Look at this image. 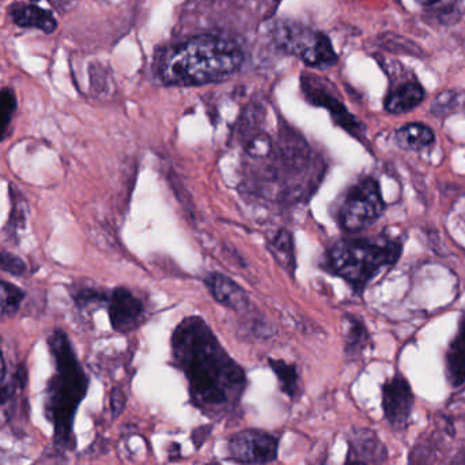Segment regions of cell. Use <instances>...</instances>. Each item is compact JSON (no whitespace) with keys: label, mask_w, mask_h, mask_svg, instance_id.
I'll return each mask as SVG.
<instances>
[{"label":"cell","mask_w":465,"mask_h":465,"mask_svg":"<svg viewBox=\"0 0 465 465\" xmlns=\"http://www.w3.org/2000/svg\"><path fill=\"white\" fill-rule=\"evenodd\" d=\"M172 351L177 368L187 377L193 406L214 420L234 411L245 392V373L204 319L185 318L172 336Z\"/></svg>","instance_id":"cell-1"},{"label":"cell","mask_w":465,"mask_h":465,"mask_svg":"<svg viewBox=\"0 0 465 465\" xmlns=\"http://www.w3.org/2000/svg\"><path fill=\"white\" fill-rule=\"evenodd\" d=\"M29 2L38 3V2H41V0H29Z\"/></svg>","instance_id":"cell-29"},{"label":"cell","mask_w":465,"mask_h":465,"mask_svg":"<svg viewBox=\"0 0 465 465\" xmlns=\"http://www.w3.org/2000/svg\"><path fill=\"white\" fill-rule=\"evenodd\" d=\"M445 365L448 381L453 388L461 387L465 382V311L459 321L458 333L445 355Z\"/></svg>","instance_id":"cell-16"},{"label":"cell","mask_w":465,"mask_h":465,"mask_svg":"<svg viewBox=\"0 0 465 465\" xmlns=\"http://www.w3.org/2000/svg\"><path fill=\"white\" fill-rule=\"evenodd\" d=\"M387 461V450L376 433L368 429L351 431L346 463L381 464Z\"/></svg>","instance_id":"cell-10"},{"label":"cell","mask_w":465,"mask_h":465,"mask_svg":"<svg viewBox=\"0 0 465 465\" xmlns=\"http://www.w3.org/2000/svg\"><path fill=\"white\" fill-rule=\"evenodd\" d=\"M240 46L229 38L199 35L180 44L163 66L166 84L195 86L221 81L242 65Z\"/></svg>","instance_id":"cell-3"},{"label":"cell","mask_w":465,"mask_h":465,"mask_svg":"<svg viewBox=\"0 0 465 465\" xmlns=\"http://www.w3.org/2000/svg\"><path fill=\"white\" fill-rule=\"evenodd\" d=\"M18 108L15 92L11 87H0V142L10 136L11 126Z\"/></svg>","instance_id":"cell-21"},{"label":"cell","mask_w":465,"mask_h":465,"mask_svg":"<svg viewBox=\"0 0 465 465\" xmlns=\"http://www.w3.org/2000/svg\"><path fill=\"white\" fill-rule=\"evenodd\" d=\"M369 343V332L362 321L350 317L346 333V354L350 358H358Z\"/></svg>","instance_id":"cell-22"},{"label":"cell","mask_w":465,"mask_h":465,"mask_svg":"<svg viewBox=\"0 0 465 465\" xmlns=\"http://www.w3.org/2000/svg\"><path fill=\"white\" fill-rule=\"evenodd\" d=\"M395 142L401 149L420 152L436 142V134L423 123H407L396 130Z\"/></svg>","instance_id":"cell-17"},{"label":"cell","mask_w":465,"mask_h":465,"mask_svg":"<svg viewBox=\"0 0 465 465\" xmlns=\"http://www.w3.org/2000/svg\"><path fill=\"white\" fill-rule=\"evenodd\" d=\"M379 182L365 177L344 193L338 209V223L346 232H360L376 223L384 212Z\"/></svg>","instance_id":"cell-5"},{"label":"cell","mask_w":465,"mask_h":465,"mask_svg":"<svg viewBox=\"0 0 465 465\" xmlns=\"http://www.w3.org/2000/svg\"><path fill=\"white\" fill-rule=\"evenodd\" d=\"M204 281H206L207 288L210 289L214 299L221 305L237 311V313L248 310L249 305H251L248 294L228 276L212 273Z\"/></svg>","instance_id":"cell-12"},{"label":"cell","mask_w":465,"mask_h":465,"mask_svg":"<svg viewBox=\"0 0 465 465\" xmlns=\"http://www.w3.org/2000/svg\"><path fill=\"white\" fill-rule=\"evenodd\" d=\"M112 411H114V417L122 414L123 409L125 407V398L123 395L122 390L114 389L112 393Z\"/></svg>","instance_id":"cell-26"},{"label":"cell","mask_w":465,"mask_h":465,"mask_svg":"<svg viewBox=\"0 0 465 465\" xmlns=\"http://www.w3.org/2000/svg\"><path fill=\"white\" fill-rule=\"evenodd\" d=\"M5 376H7V370H5V358H3L2 351H0V384L5 381Z\"/></svg>","instance_id":"cell-28"},{"label":"cell","mask_w":465,"mask_h":465,"mask_svg":"<svg viewBox=\"0 0 465 465\" xmlns=\"http://www.w3.org/2000/svg\"><path fill=\"white\" fill-rule=\"evenodd\" d=\"M108 295L104 292L97 291V289H79L76 294L74 295L76 305L82 308V310H87L90 308H103L104 305H108Z\"/></svg>","instance_id":"cell-24"},{"label":"cell","mask_w":465,"mask_h":465,"mask_svg":"<svg viewBox=\"0 0 465 465\" xmlns=\"http://www.w3.org/2000/svg\"><path fill=\"white\" fill-rule=\"evenodd\" d=\"M303 92H305L308 98H311L314 103L331 109L333 117H335L344 128L350 131L357 130L358 125L354 117L346 111L343 106L336 103L335 98L330 96V93L325 92V87L322 86L319 79H314V76H305V78H303Z\"/></svg>","instance_id":"cell-15"},{"label":"cell","mask_w":465,"mask_h":465,"mask_svg":"<svg viewBox=\"0 0 465 465\" xmlns=\"http://www.w3.org/2000/svg\"><path fill=\"white\" fill-rule=\"evenodd\" d=\"M109 319L114 332L127 333L138 329L146 319V306L127 288H116L108 298Z\"/></svg>","instance_id":"cell-8"},{"label":"cell","mask_w":465,"mask_h":465,"mask_svg":"<svg viewBox=\"0 0 465 465\" xmlns=\"http://www.w3.org/2000/svg\"><path fill=\"white\" fill-rule=\"evenodd\" d=\"M273 35L279 48L283 49L287 54L300 57L311 67H331L338 60L330 38L322 33L286 22L276 27Z\"/></svg>","instance_id":"cell-6"},{"label":"cell","mask_w":465,"mask_h":465,"mask_svg":"<svg viewBox=\"0 0 465 465\" xmlns=\"http://www.w3.org/2000/svg\"><path fill=\"white\" fill-rule=\"evenodd\" d=\"M26 381V370L25 368H18L11 374L10 379H5L0 384V429L5 428L15 414Z\"/></svg>","instance_id":"cell-14"},{"label":"cell","mask_w":465,"mask_h":465,"mask_svg":"<svg viewBox=\"0 0 465 465\" xmlns=\"http://www.w3.org/2000/svg\"><path fill=\"white\" fill-rule=\"evenodd\" d=\"M270 251L272 253L275 261L283 268L290 275H294L295 248L292 235L287 229H279L278 234L270 242Z\"/></svg>","instance_id":"cell-18"},{"label":"cell","mask_w":465,"mask_h":465,"mask_svg":"<svg viewBox=\"0 0 465 465\" xmlns=\"http://www.w3.org/2000/svg\"><path fill=\"white\" fill-rule=\"evenodd\" d=\"M229 455L238 463H272L278 458V440L264 431H240L229 441Z\"/></svg>","instance_id":"cell-7"},{"label":"cell","mask_w":465,"mask_h":465,"mask_svg":"<svg viewBox=\"0 0 465 465\" xmlns=\"http://www.w3.org/2000/svg\"><path fill=\"white\" fill-rule=\"evenodd\" d=\"M48 346L54 362V373L46 384L44 414L54 428V448L60 452H68L76 447L74 422L86 396L89 379L64 330H54L49 336Z\"/></svg>","instance_id":"cell-2"},{"label":"cell","mask_w":465,"mask_h":465,"mask_svg":"<svg viewBox=\"0 0 465 465\" xmlns=\"http://www.w3.org/2000/svg\"><path fill=\"white\" fill-rule=\"evenodd\" d=\"M425 97L426 92L422 85L415 79H410L388 92L384 106L390 114H409L418 108Z\"/></svg>","instance_id":"cell-13"},{"label":"cell","mask_w":465,"mask_h":465,"mask_svg":"<svg viewBox=\"0 0 465 465\" xmlns=\"http://www.w3.org/2000/svg\"><path fill=\"white\" fill-rule=\"evenodd\" d=\"M25 292L14 284L0 281V321L18 313Z\"/></svg>","instance_id":"cell-23"},{"label":"cell","mask_w":465,"mask_h":465,"mask_svg":"<svg viewBox=\"0 0 465 465\" xmlns=\"http://www.w3.org/2000/svg\"><path fill=\"white\" fill-rule=\"evenodd\" d=\"M414 409V393L409 381L398 376L385 382L382 387V409L388 423L396 430H403L409 425Z\"/></svg>","instance_id":"cell-9"},{"label":"cell","mask_w":465,"mask_h":465,"mask_svg":"<svg viewBox=\"0 0 465 465\" xmlns=\"http://www.w3.org/2000/svg\"><path fill=\"white\" fill-rule=\"evenodd\" d=\"M415 2L422 7H436V5H450V3H455L456 0H415Z\"/></svg>","instance_id":"cell-27"},{"label":"cell","mask_w":465,"mask_h":465,"mask_svg":"<svg viewBox=\"0 0 465 465\" xmlns=\"http://www.w3.org/2000/svg\"><path fill=\"white\" fill-rule=\"evenodd\" d=\"M268 363H270L271 370L278 377L282 392L289 396L290 399L300 398L301 379L297 368L279 359H270Z\"/></svg>","instance_id":"cell-19"},{"label":"cell","mask_w":465,"mask_h":465,"mask_svg":"<svg viewBox=\"0 0 465 465\" xmlns=\"http://www.w3.org/2000/svg\"><path fill=\"white\" fill-rule=\"evenodd\" d=\"M0 270L11 276H24L27 267L24 259L10 251H0Z\"/></svg>","instance_id":"cell-25"},{"label":"cell","mask_w":465,"mask_h":465,"mask_svg":"<svg viewBox=\"0 0 465 465\" xmlns=\"http://www.w3.org/2000/svg\"><path fill=\"white\" fill-rule=\"evenodd\" d=\"M403 251L399 240L346 238L328 248L322 267L362 294L373 278L398 262Z\"/></svg>","instance_id":"cell-4"},{"label":"cell","mask_w":465,"mask_h":465,"mask_svg":"<svg viewBox=\"0 0 465 465\" xmlns=\"http://www.w3.org/2000/svg\"><path fill=\"white\" fill-rule=\"evenodd\" d=\"M8 16L15 26L35 29L52 35L57 30V19L54 13L40 7L37 3L15 2L8 7Z\"/></svg>","instance_id":"cell-11"},{"label":"cell","mask_w":465,"mask_h":465,"mask_svg":"<svg viewBox=\"0 0 465 465\" xmlns=\"http://www.w3.org/2000/svg\"><path fill=\"white\" fill-rule=\"evenodd\" d=\"M10 199L11 212L5 229H7L8 238H18L19 232L26 226L29 207H27V202L25 201L21 191L16 190L15 186L10 187Z\"/></svg>","instance_id":"cell-20"}]
</instances>
